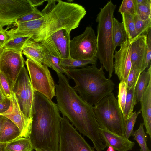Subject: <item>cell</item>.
Instances as JSON below:
<instances>
[{"label":"cell","mask_w":151,"mask_h":151,"mask_svg":"<svg viewBox=\"0 0 151 151\" xmlns=\"http://www.w3.org/2000/svg\"><path fill=\"white\" fill-rule=\"evenodd\" d=\"M9 38L6 29L0 27V46L2 48Z\"/></svg>","instance_id":"60d3db41"},{"label":"cell","mask_w":151,"mask_h":151,"mask_svg":"<svg viewBox=\"0 0 151 151\" xmlns=\"http://www.w3.org/2000/svg\"><path fill=\"white\" fill-rule=\"evenodd\" d=\"M151 79V65L150 64L147 71L144 70L140 75L135 88L137 103L140 102Z\"/></svg>","instance_id":"7402d4cb"},{"label":"cell","mask_w":151,"mask_h":151,"mask_svg":"<svg viewBox=\"0 0 151 151\" xmlns=\"http://www.w3.org/2000/svg\"><path fill=\"white\" fill-rule=\"evenodd\" d=\"M34 91L51 100L55 95V84L48 67L29 59L25 61Z\"/></svg>","instance_id":"52a82bcc"},{"label":"cell","mask_w":151,"mask_h":151,"mask_svg":"<svg viewBox=\"0 0 151 151\" xmlns=\"http://www.w3.org/2000/svg\"><path fill=\"white\" fill-rule=\"evenodd\" d=\"M22 54V51L7 49H2L1 54L0 71L6 76L12 88L24 66Z\"/></svg>","instance_id":"7c38bea8"},{"label":"cell","mask_w":151,"mask_h":151,"mask_svg":"<svg viewBox=\"0 0 151 151\" xmlns=\"http://www.w3.org/2000/svg\"><path fill=\"white\" fill-rule=\"evenodd\" d=\"M44 16L43 13L36 8L32 12L16 19L13 25H15L22 23L35 20L41 18Z\"/></svg>","instance_id":"836d02e7"},{"label":"cell","mask_w":151,"mask_h":151,"mask_svg":"<svg viewBox=\"0 0 151 151\" xmlns=\"http://www.w3.org/2000/svg\"><path fill=\"white\" fill-rule=\"evenodd\" d=\"M101 65L96 64L80 69L69 68L66 75L75 83L74 89L79 95L91 106L95 105L105 96L112 92L115 84L107 78Z\"/></svg>","instance_id":"277c9868"},{"label":"cell","mask_w":151,"mask_h":151,"mask_svg":"<svg viewBox=\"0 0 151 151\" xmlns=\"http://www.w3.org/2000/svg\"><path fill=\"white\" fill-rule=\"evenodd\" d=\"M6 98H7L5 96L0 89V100L4 99Z\"/></svg>","instance_id":"f6af8a7d"},{"label":"cell","mask_w":151,"mask_h":151,"mask_svg":"<svg viewBox=\"0 0 151 151\" xmlns=\"http://www.w3.org/2000/svg\"><path fill=\"white\" fill-rule=\"evenodd\" d=\"M36 8L29 0H0V27L13 24L16 19Z\"/></svg>","instance_id":"8fae6325"},{"label":"cell","mask_w":151,"mask_h":151,"mask_svg":"<svg viewBox=\"0 0 151 151\" xmlns=\"http://www.w3.org/2000/svg\"><path fill=\"white\" fill-rule=\"evenodd\" d=\"M5 149L10 151H33V150L29 139L24 137L7 143Z\"/></svg>","instance_id":"cb8c5ba5"},{"label":"cell","mask_w":151,"mask_h":151,"mask_svg":"<svg viewBox=\"0 0 151 151\" xmlns=\"http://www.w3.org/2000/svg\"><path fill=\"white\" fill-rule=\"evenodd\" d=\"M86 13L85 8L80 5L58 0L50 12L40 19L28 22L31 39L39 42L63 29L70 32L78 27Z\"/></svg>","instance_id":"3957f363"},{"label":"cell","mask_w":151,"mask_h":151,"mask_svg":"<svg viewBox=\"0 0 151 151\" xmlns=\"http://www.w3.org/2000/svg\"><path fill=\"white\" fill-rule=\"evenodd\" d=\"M100 135L106 147H111L118 151H129L132 150L135 143L129 140L124 136H121L106 129L100 128Z\"/></svg>","instance_id":"2e32d148"},{"label":"cell","mask_w":151,"mask_h":151,"mask_svg":"<svg viewBox=\"0 0 151 151\" xmlns=\"http://www.w3.org/2000/svg\"><path fill=\"white\" fill-rule=\"evenodd\" d=\"M97 58L92 60L75 59L70 57L68 58L61 59L60 65L66 69L76 68H83L88 66V65L96 64Z\"/></svg>","instance_id":"484cf974"},{"label":"cell","mask_w":151,"mask_h":151,"mask_svg":"<svg viewBox=\"0 0 151 151\" xmlns=\"http://www.w3.org/2000/svg\"><path fill=\"white\" fill-rule=\"evenodd\" d=\"M1 116L0 115V129L1 126Z\"/></svg>","instance_id":"c3c4849f"},{"label":"cell","mask_w":151,"mask_h":151,"mask_svg":"<svg viewBox=\"0 0 151 151\" xmlns=\"http://www.w3.org/2000/svg\"><path fill=\"white\" fill-rule=\"evenodd\" d=\"M61 59L55 57L50 54L47 50L43 60L42 64L46 65L55 70L56 73L66 75L67 69L60 65Z\"/></svg>","instance_id":"4316f807"},{"label":"cell","mask_w":151,"mask_h":151,"mask_svg":"<svg viewBox=\"0 0 151 151\" xmlns=\"http://www.w3.org/2000/svg\"><path fill=\"white\" fill-rule=\"evenodd\" d=\"M143 123L140 124L139 128L134 131L133 139L138 143L140 147V151H151L147 145V137L144 129Z\"/></svg>","instance_id":"f546056e"},{"label":"cell","mask_w":151,"mask_h":151,"mask_svg":"<svg viewBox=\"0 0 151 151\" xmlns=\"http://www.w3.org/2000/svg\"><path fill=\"white\" fill-rule=\"evenodd\" d=\"M137 5L151 4V0H136Z\"/></svg>","instance_id":"7bdbcfd3"},{"label":"cell","mask_w":151,"mask_h":151,"mask_svg":"<svg viewBox=\"0 0 151 151\" xmlns=\"http://www.w3.org/2000/svg\"><path fill=\"white\" fill-rule=\"evenodd\" d=\"M32 6L34 7H36L42 5L45 1L47 0H29Z\"/></svg>","instance_id":"b9f144b4"},{"label":"cell","mask_w":151,"mask_h":151,"mask_svg":"<svg viewBox=\"0 0 151 151\" xmlns=\"http://www.w3.org/2000/svg\"><path fill=\"white\" fill-rule=\"evenodd\" d=\"M131 45L128 40L120 46L119 50L115 51L114 68L120 81H125L132 67Z\"/></svg>","instance_id":"9a60e30c"},{"label":"cell","mask_w":151,"mask_h":151,"mask_svg":"<svg viewBox=\"0 0 151 151\" xmlns=\"http://www.w3.org/2000/svg\"><path fill=\"white\" fill-rule=\"evenodd\" d=\"M136 14L143 20L151 18V4L137 5Z\"/></svg>","instance_id":"8d00e7d4"},{"label":"cell","mask_w":151,"mask_h":151,"mask_svg":"<svg viewBox=\"0 0 151 151\" xmlns=\"http://www.w3.org/2000/svg\"><path fill=\"white\" fill-rule=\"evenodd\" d=\"M137 8L136 0H123L118 12L121 14H128L134 16L137 14Z\"/></svg>","instance_id":"4dcf8cb0"},{"label":"cell","mask_w":151,"mask_h":151,"mask_svg":"<svg viewBox=\"0 0 151 151\" xmlns=\"http://www.w3.org/2000/svg\"><path fill=\"white\" fill-rule=\"evenodd\" d=\"M62 118L56 104L35 91L29 137L33 149L58 151Z\"/></svg>","instance_id":"7a4b0ae2"},{"label":"cell","mask_w":151,"mask_h":151,"mask_svg":"<svg viewBox=\"0 0 151 151\" xmlns=\"http://www.w3.org/2000/svg\"><path fill=\"white\" fill-rule=\"evenodd\" d=\"M141 73L140 71L137 67L132 66L130 70L125 81L127 85V91L135 83Z\"/></svg>","instance_id":"d590c367"},{"label":"cell","mask_w":151,"mask_h":151,"mask_svg":"<svg viewBox=\"0 0 151 151\" xmlns=\"http://www.w3.org/2000/svg\"><path fill=\"white\" fill-rule=\"evenodd\" d=\"M106 151H115L111 147H109Z\"/></svg>","instance_id":"bcb514c9"},{"label":"cell","mask_w":151,"mask_h":151,"mask_svg":"<svg viewBox=\"0 0 151 151\" xmlns=\"http://www.w3.org/2000/svg\"><path fill=\"white\" fill-rule=\"evenodd\" d=\"M36 151H47L45 150H44L42 149H37L35 150Z\"/></svg>","instance_id":"7dc6e473"},{"label":"cell","mask_w":151,"mask_h":151,"mask_svg":"<svg viewBox=\"0 0 151 151\" xmlns=\"http://www.w3.org/2000/svg\"><path fill=\"white\" fill-rule=\"evenodd\" d=\"M147 50V36L139 37L131 43V58L132 66L137 67L141 73L145 70Z\"/></svg>","instance_id":"e0dca14e"},{"label":"cell","mask_w":151,"mask_h":151,"mask_svg":"<svg viewBox=\"0 0 151 151\" xmlns=\"http://www.w3.org/2000/svg\"><path fill=\"white\" fill-rule=\"evenodd\" d=\"M116 5L111 1H108L97 14L96 56L110 79L114 70V52L113 37L114 14Z\"/></svg>","instance_id":"5b68a950"},{"label":"cell","mask_w":151,"mask_h":151,"mask_svg":"<svg viewBox=\"0 0 151 151\" xmlns=\"http://www.w3.org/2000/svg\"><path fill=\"white\" fill-rule=\"evenodd\" d=\"M47 3L45 8L41 12L44 15L50 12L56 5L58 0H47Z\"/></svg>","instance_id":"ab89813d"},{"label":"cell","mask_w":151,"mask_h":151,"mask_svg":"<svg viewBox=\"0 0 151 151\" xmlns=\"http://www.w3.org/2000/svg\"><path fill=\"white\" fill-rule=\"evenodd\" d=\"M122 22L127 33L128 40L132 43L138 37L136 30L134 16L132 15L121 14Z\"/></svg>","instance_id":"d4e9b609"},{"label":"cell","mask_w":151,"mask_h":151,"mask_svg":"<svg viewBox=\"0 0 151 151\" xmlns=\"http://www.w3.org/2000/svg\"><path fill=\"white\" fill-rule=\"evenodd\" d=\"M10 104L8 110L0 115L9 119L19 128L21 137L29 138L31 131L32 120L26 117L20 108L14 93L12 91L10 98Z\"/></svg>","instance_id":"5bb4252c"},{"label":"cell","mask_w":151,"mask_h":151,"mask_svg":"<svg viewBox=\"0 0 151 151\" xmlns=\"http://www.w3.org/2000/svg\"><path fill=\"white\" fill-rule=\"evenodd\" d=\"M57 74L58 82V84L55 85V96L60 111L81 133L91 140L96 151H103L106 147L100 135L93 106L78 94L64 75Z\"/></svg>","instance_id":"6da1fadb"},{"label":"cell","mask_w":151,"mask_h":151,"mask_svg":"<svg viewBox=\"0 0 151 151\" xmlns=\"http://www.w3.org/2000/svg\"><path fill=\"white\" fill-rule=\"evenodd\" d=\"M10 104V99L6 98L4 99L0 100V115L8 110Z\"/></svg>","instance_id":"f35d334b"},{"label":"cell","mask_w":151,"mask_h":151,"mask_svg":"<svg viewBox=\"0 0 151 151\" xmlns=\"http://www.w3.org/2000/svg\"><path fill=\"white\" fill-rule=\"evenodd\" d=\"M2 50V49L1 48V47L0 46V56L1 55V51Z\"/></svg>","instance_id":"681fc988"},{"label":"cell","mask_w":151,"mask_h":151,"mask_svg":"<svg viewBox=\"0 0 151 151\" xmlns=\"http://www.w3.org/2000/svg\"><path fill=\"white\" fill-rule=\"evenodd\" d=\"M113 37L114 48L125 43L128 40V36L122 22H120L114 17L113 21Z\"/></svg>","instance_id":"44dd1931"},{"label":"cell","mask_w":151,"mask_h":151,"mask_svg":"<svg viewBox=\"0 0 151 151\" xmlns=\"http://www.w3.org/2000/svg\"><path fill=\"white\" fill-rule=\"evenodd\" d=\"M31 38V37L26 36L9 38L2 49L22 51L24 44Z\"/></svg>","instance_id":"83f0119b"},{"label":"cell","mask_w":151,"mask_h":151,"mask_svg":"<svg viewBox=\"0 0 151 151\" xmlns=\"http://www.w3.org/2000/svg\"><path fill=\"white\" fill-rule=\"evenodd\" d=\"M97 37L91 26L86 27L84 32L70 40V57L78 60H92L97 58Z\"/></svg>","instance_id":"ba28073f"},{"label":"cell","mask_w":151,"mask_h":151,"mask_svg":"<svg viewBox=\"0 0 151 151\" xmlns=\"http://www.w3.org/2000/svg\"><path fill=\"white\" fill-rule=\"evenodd\" d=\"M0 89L5 96L10 99L12 93V87L6 76L0 71Z\"/></svg>","instance_id":"e575fe53"},{"label":"cell","mask_w":151,"mask_h":151,"mask_svg":"<svg viewBox=\"0 0 151 151\" xmlns=\"http://www.w3.org/2000/svg\"><path fill=\"white\" fill-rule=\"evenodd\" d=\"M47 50L39 42L30 39L23 47L22 51L27 59L37 63L42 64L45 54Z\"/></svg>","instance_id":"ac0fdd59"},{"label":"cell","mask_w":151,"mask_h":151,"mask_svg":"<svg viewBox=\"0 0 151 151\" xmlns=\"http://www.w3.org/2000/svg\"><path fill=\"white\" fill-rule=\"evenodd\" d=\"M93 108L100 128L124 136L126 121L112 92L104 97Z\"/></svg>","instance_id":"8992f818"},{"label":"cell","mask_w":151,"mask_h":151,"mask_svg":"<svg viewBox=\"0 0 151 151\" xmlns=\"http://www.w3.org/2000/svg\"><path fill=\"white\" fill-rule=\"evenodd\" d=\"M127 92V86L125 81H120L119 86L117 101L119 106L122 114L124 110Z\"/></svg>","instance_id":"d6a6232c"},{"label":"cell","mask_w":151,"mask_h":151,"mask_svg":"<svg viewBox=\"0 0 151 151\" xmlns=\"http://www.w3.org/2000/svg\"><path fill=\"white\" fill-rule=\"evenodd\" d=\"M24 115L32 120L34 91L28 72L24 66L22 68L12 89Z\"/></svg>","instance_id":"30bf717a"},{"label":"cell","mask_w":151,"mask_h":151,"mask_svg":"<svg viewBox=\"0 0 151 151\" xmlns=\"http://www.w3.org/2000/svg\"><path fill=\"white\" fill-rule=\"evenodd\" d=\"M58 151H95L84 138L63 116L60 123Z\"/></svg>","instance_id":"9c48e42d"},{"label":"cell","mask_w":151,"mask_h":151,"mask_svg":"<svg viewBox=\"0 0 151 151\" xmlns=\"http://www.w3.org/2000/svg\"><path fill=\"white\" fill-rule=\"evenodd\" d=\"M134 19L137 37L142 36H147L151 30V18L146 20H143L136 14Z\"/></svg>","instance_id":"f1b7e54d"},{"label":"cell","mask_w":151,"mask_h":151,"mask_svg":"<svg viewBox=\"0 0 151 151\" xmlns=\"http://www.w3.org/2000/svg\"><path fill=\"white\" fill-rule=\"evenodd\" d=\"M141 111L146 133L151 139V79L140 101Z\"/></svg>","instance_id":"d6986e66"},{"label":"cell","mask_w":151,"mask_h":151,"mask_svg":"<svg viewBox=\"0 0 151 151\" xmlns=\"http://www.w3.org/2000/svg\"><path fill=\"white\" fill-rule=\"evenodd\" d=\"M7 143H0V151H10L5 149Z\"/></svg>","instance_id":"ee69618b"},{"label":"cell","mask_w":151,"mask_h":151,"mask_svg":"<svg viewBox=\"0 0 151 151\" xmlns=\"http://www.w3.org/2000/svg\"><path fill=\"white\" fill-rule=\"evenodd\" d=\"M1 116L0 129V143H8L20 137V131L12 121Z\"/></svg>","instance_id":"ffe728a7"},{"label":"cell","mask_w":151,"mask_h":151,"mask_svg":"<svg viewBox=\"0 0 151 151\" xmlns=\"http://www.w3.org/2000/svg\"><path fill=\"white\" fill-rule=\"evenodd\" d=\"M147 50L145 65V69L148 68L150 64L151 59V30L147 36Z\"/></svg>","instance_id":"74e56055"},{"label":"cell","mask_w":151,"mask_h":151,"mask_svg":"<svg viewBox=\"0 0 151 151\" xmlns=\"http://www.w3.org/2000/svg\"><path fill=\"white\" fill-rule=\"evenodd\" d=\"M141 113V110L138 112H133L131 116L125 121V130L124 136L129 139L133 136L134 131L133 128L138 115Z\"/></svg>","instance_id":"1f68e13d"},{"label":"cell","mask_w":151,"mask_h":151,"mask_svg":"<svg viewBox=\"0 0 151 151\" xmlns=\"http://www.w3.org/2000/svg\"><path fill=\"white\" fill-rule=\"evenodd\" d=\"M138 79L127 91L124 110L123 113L124 118L125 121L131 116L133 112L134 106L137 103L135 93V88Z\"/></svg>","instance_id":"603a6c76"},{"label":"cell","mask_w":151,"mask_h":151,"mask_svg":"<svg viewBox=\"0 0 151 151\" xmlns=\"http://www.w3.org/2000/svg\"><path fill=\"white\" fill-rule=\"evenodd\" d=\"M70 32L65 29H61L39 42L51 55L61 59L68 58Z\"/></svg>","instance_id":"4fadbf2b"}]
</instances>
